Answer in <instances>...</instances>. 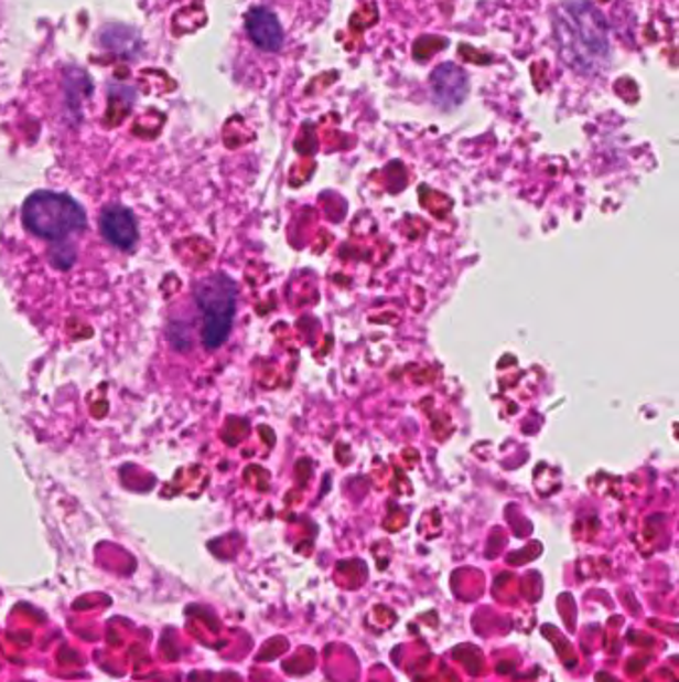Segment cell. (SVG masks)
<instances>
[{
    "mask_svg": "<svg viewBox=\"0 0 679 682\" xmlns=\"http://www.w3.org/2000/svg\"><path fill=\"white\" fill-rule=\"evenodd\" d=\"M247 34L261 51L278 52L283 44V32L273 12L251 9L246 19Z\"/></svg>",
    "mask_w": 679,
    "mask_h": 682,
    "instance_id": "8992f818",
    "label": "cell"
},
{
    "mask_svg": "<svg viewBox=\"0 0 679 682\" xmlns=\"http://www.w3.org/2000/svg\"><path fill=\"white\" fill-rule=\"evenodd\" d=\"M100 232L104 238L120 249H130L138 239V226L130 210L122 206L104 207L100 216Z\"/></svg>",
    "mask_w": 679,
    "mask_h": 682,
    "instance_id": "277c9868",
    "label": "cell"
},
{
    "mask_svg": "<svg viewBox=\"0 0 679 682\" xmlns=\"http://www.w3.org/2000/svg\"><path fill=\"white\" fill-rule=\"evenodd\" d=\"M556 41L567 64L580 73L596 71L607 56V26L586 0H570L554 14Z\"/></svg>",
    "mask_w": 679,
    "mask_h": 682,
    "instance_id": "6da1fadb",
    "label": "cell"
},
{
    "mask_svg": "<svg viewBox=\"0 0 679 682\" xmlns=\"http://www.w3.org/2000/svg\"><path fill=\"white\" fill-rule=\"evenodd\" d=\"M194 298L202 313L204 343L217 350L227 340L236 316V284L224 274L207 276L194 286Z\"/></svg>",
    "mask_w": 679,
    "mask_h": 682,
    "instance_id": "3957f363",
    "label": "cell"
},
{
    "mask_svg": "<svg viewBox=\"0 0 679 682\" xmlns=\"http://www.w3.org/2000/svg\"><path fill=\"white\" fill-rule=\"evenodd\" d=\"M22 222L42 239H64L86 226L83 207L66 194L36 192L22 206Z\"/></svg>",
    "mask_w": 679,
    "mask_h": 682,
    "instance_id": "7a4b0ae2",
    "label": "cell"
},
{
    "mask_svg": "<svg viewBox=\"0 0 679 682\" xmlns=\"http://www.w3.org/2000/svg\"><path fill=\"white\" fill-rule=\"evenodd\" d=\"M431 88L434 100L441 106H454L463 103L464 96L468 93V78L463 68L456 64H441L431 76Z\"/></svg>",
    "mask_w": 679,
    "mask_h": 682,
    "instance_id": "5b68a950",
    "label": "cell"
}]
</instances>
